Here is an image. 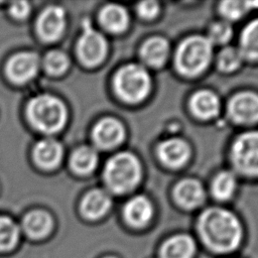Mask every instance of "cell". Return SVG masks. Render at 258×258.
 Wrapping results in <instances>:
<instances>
[{
    "label": "cell",
    "instance_id": "1",
    "mask_svg": "<svg viewBox=\"0 0 258 258\" xmlns=\"http://www.w3.org/2000/svg\"><path fill=\"white\" fill-rule=\"evenodd\" d=\"M199 231L204 242L218 252L232 251L238 247L242 229L238 219L229 211L212 208L199 220Z\"/></svg>",
    "mask_w": 258,
    "mask_h": 258
},
{
    "label": "cell",
    "instance_id": "2",
    "mask_svg": "<svg viewBox=\"0 0 258 258\" xmlns=\"http://www.w3.org/2000/svg\"><path fill=\"white\" fill-rule=\"evenodd\" d=\"M27 116L37 130L54 133L63 127L67 120V109L58 98L39 95L29 102Z\"/></svg>",
    "mask_w": 258,
    "mask_h": 258
},
{
    "label": "cell",
    "instance_id": "3",
    "mask_svg": "<svg viewBox=\"0 0 258 258\" xmlns=\"http://www.w3.org/2000/svg\"><path fill=\"white\" fill-rule=\"evenodd\" d=\"M108 186L115 192L131 190L139 181L141 166L131 153L122 152L113 156L106 164L104 172Z\"/></svg>",
    "mask_w": 258,
    "mask_h": 258
},
{
    "label": "cell",
    "instance_id": "4",
    "mask_svg": "<svg viewBox=\"0 0 258 258\" xmlns=\"http://www.w3.org/2000/svg\"><path fill=\"white\" fill-rule=\"evenodd\" d=\"M212 55V42L209 38L196 35L186 38L178 47L175 62L178 71L187 76L203 72Z\"/></svg>",
    "mask_w": 258,
    "mask_h": 258
},
{
    "label": "cell",
    "instance_id": "5",
    "mask_svg": "<svg viewBox=\"0 0 258 258\" xmlns=\"http://www.w3.org/2000/svg\"><path fill=\"white\" fill-rule=\"evenodd\" d=\"M150 77L139 64L123 67L114 78V88L121 99L130 103L143 100L150 91Z\"/></svg>",
    "mask_w": 258,
    "mask_h": 258
},
{
    "label": "cell",
    "instance_id": "6",
    "mask_svg": "<svg viewBox=\"0 0 258 258\" xmlns=\"http://www.w3.org/2000/svg\"><path fill=\"white\" fill-rule=\"evenodd\" d=\"M232 157L240 171L258 176V131L246 132L239 136L233 145Z\"/></svg>",
    "mask_w": 258,
    "mask_h": 258
},
{
    "label": "cell",
    "instance_id": "7",
    "mask_svg": "<svg viewBox=\"0 0 258 258\" xmlns=\"http://www.w3.org/2000/svg\"><path fill=\"white\" fill-rule=\"evenodd\" d=\"M106 40L101 33L94 30L89 21L84 24L83 33L78 42V54L87 66H96L106 53Z\"/></svg>",
    "mask_w": 258,
    "mask_h": 258
},
{
    "label": "cell",
    "instance_id": "8",
    "mask_svg": "<svg viewBox=\"0 0 258 258\" xmlns=\"http://www.w3.org/2000/svg\"><path fill=\"white\" fill-rule=\"evenodd\" d=\"M38 66V56L33 52L24 51L16 53L8 60L6 72L13 82L25 83L34 78Z\"/></svg>",
    "mask_w": 258,
    "mask_h": 258
},
{
    "label": "cell",
    "instance_id": "9",
    "mask_svg": "<svg viewBox=\"0 0 258 258\" xmlns=\"http://www.w3.org/2000/svg\"><path fill=\"white\" fill-rule=\"evenodd\" d=\"M229 114L238 123L258 121V95L244 92L233 97L228 106Z\"/></svg>",
    "mask_w": 258,
    "mask_h": 258
},
{
    "label": "cell",
    "instance_id": "10",
    "mask_svg": "<svg viewBox=\"0 0 258 258\" xmlns=\"http://www.w3.org/2000/svg\"><path fill=\"white\" fill-rule=\"evenodd\" d=\"M64 28V11L58 6L45 8L37 20V31L45 41L56 40Z\"/></svg>",
    "mask_w": 258,
    "mask_h": 258
},
{
    "label": "cell",
    "instance_id": "11",
    "mask_svg": "<svg viewBox=\"0 0 258 258\" xmlns=\"http://www.w3.org/2000/svg\"><path fill=\"white\" fill-rule=\"evenodd\" d=\"M93 137L99 146L103 148H111L123 140L124 128L117 120L105 118L95 126Z\"/></svg>",
    "mask_w": 258,
    "mask_h": 258
},
{
    "label": "cell",
    "instance_id": "12",
    "mask_svg": "<svg viewBox=\"0 0 258 258\" xmlns=\"http://www.w3.org/2000/svg\"><path fill=\"white\" fill-rule=\"evenodd\" d=\"M36 163L45 169H51L58 165L62 157V147L59 142L51 138H45L36 143L33 149Z\"/></svg>",
    "mask_w": 258,
    "mask_h": 258
},
{
    "label": "cell",
    "instance_id": "13",
    "mask_svg": "<svg viewBox=\"0 0 258 258\" xmlns=\"http://www.w3.org/2000/svg\"><path fill=\"white\" fill-rule=\"evenodd\" d=\"M189 156V147L179 138H171L159 146V157L168 166H181Z\"/></svg>",
    "mask_w": 258,
    "mask_h": 258
},
{
    "label": "cell",
    "instance_id": "14",
    "mask_svg": "<svg viewBox=\"0 0 258 258\" xmlns=\"http://www.w3.org/2000/svg\"><path fill=\"white\" fill-rule=\"evenodd\" d=\"M175 199L177 203L186 209H192L200 206L205 198L202 184L195 179H184L175 187Z\"/></svg>",
    "mask_w": 258,
    "mask_h": 258
},
{
    "label": "cell",
    "instance_id": "15",
    "mask_svg": "<svg viewBox=\"0 0 258 258\" xmlns=\"http://www.w3.org/2000/svg\"><path fill=\"white\" fill-rule=\"evenodd\" d=\"M111 206L109 195L103 189H93L83 199L81 211L88 219H98L105 215Z\"/></svg>",
    "mask_w": 258,
    "mask_h": 258
},
{
    "label": "cell",
    "instance_id": "16",
    "mask_svg": "<svg viewBox=\"0 0 258 258\" xmlns=\"http://www.w3.org/2000/svg\"><path fill=\"white\" fill-rule=\"evenodd\" d=\"M152 206L150 202L142 196L131 199L125 206L124 215L131 225L141 227L146 225L152 216Z\"/></svg>",
    "mask_w": 258,
    "mask_h": 258
},
{
    "label": "cell",
    "instance_id": "17",
    "mask_svg": "<svg viewBox=\"0 0 258 258\" xmlns=\"http://www.w3.org/2000/svg\"><path fill=\"white\" fill-rule=\"evenodd\" d=\"M52 228V219L44 211L35 210L28 213L23 220L25 233L33 239L45 237Z\"/></svg>",
    "mask_w": 258,
    "mask_h": 258
},
{
    "label": "cell",
    "instance_id": "18",
    "mask_svg": "<svg viewBox=\"0 0 258 258\" xmlns=\"http://www.w3.org/2000/svg\"><path fill=\"white\" fill-rule=\"evenodd\" d=\"M194 252V240L186 235H177L171 237L162 245L160 258H190Z\"/></svg>",
    "mask_w": 258,
    "mask_h": 258
},
{
    "label": "cell",
    "instance_id": "19",
    "mask_svg": "<svg viewBox=\"0 0 258 258\" xmlns=\"http://www.w3.org/2000/svg\"><path fill=\"white\" fill-rule=\"evenodd\" d=\"M219 108V99L213 92L207 90L200 91L191 98V109L200 118H213L218 114Z\"/></svg>",
    "mask_w": 258,
    "mask_h": 258
},
{
    "label": "cell",
    "instance_id": "20",
    "mask_svg": "<svg viewBox=\"0 0 258 258\" xmlns=\"http://www.w3.org/2000/svg\"><path fill=\"white\" fill-rule=\"evenodd\" d=\"M100 20L106 29L112 32H121L126 29L129 18L124 7L109 4L101 11Z\"/></svg>",
    "mask_w": 258,
    "mask_h": 258
},
{
    "label": "cell",
    "instance_id": "21",
    "mask_svg": "<svg viewBox=\"0 0 258 258\" xmlns=\"http://www.w3.org/2000/svg\"><path fill=\"white\" fill-rule=\"evenodd\" d=\"M168 54V44L165 39L160 37H153L147 40L142 49L141 55L146 63L159 67L161 66Z\"/></svg>",
    "mask_w": 258,
    "mask_h": 258
},
{
    "label": "cell",
    "instance_id": "22",
    "mask_svg": "<svg viewBox=\"0 0 258 258\" xmlns=\"http://www.w3.org/2000/svg\"><path fill=\"white\" fill-rule=\"evenodd\" d=\"M98 161L97 152L89 146L78 148L72 155L71 164L74 170L81 174H87L93 171Z\"/></svg>",
    "mask_w": 258,
    "mask_h": 258
},
{
    "label": "cell",
    "instance_id": "23",
    "mask_svg": "<svg viewBox=\"0 0 258 258\" xmlns=\"http://www.w3.org/2000/svg\"><path fill=\"white\" fill-rule=\"evenodd\" d=\"M241 52L250 58H258V19L249 23L241 35Z\"/></svg>",
    "mask_w": 258,
    "mask_h": 258
},
{
    "label": "cell",
    "instance_id": "24",
    "mask_svg": "<svg viewBox=\"0 0 258 258\" xmlns=\"http://www.w3.org/2000/svg\"><path fill=\"white\" fill-rule=\"evenodd\" d=\"M19 238L17 225L8 217H0V251L11 250Z\"/></svg>",
    "mask_w": 258,
    "mask_h": 258
},
{
    "label": "cell",
    "instance_id": "25",
    "mask_svg": "<svg viewBox=\"0 0 258 258\" xmlns=\"http://www.w3.org/2000/svg\"><path fill=\"white\" fill-rule=\"evenodd\" d=\"M235 186V175L230 171H223L216 176L213 182V194L219 200H227L233 195Z\"/></svg>",
    "mask_w": 258,
    "mask_h": 258
},
{
    "label": "cell",
    "instance_id": "26",
    "mask_svg": "<svg viewBox=\"0 0 258 258\" xmlns=\"http://www.w3.org/2000/svg\"><path fill=\"white\" fill-rule=\"evenodd\" d=\"M243 54L240 49L235 47H227L222 50L219 56V67L225 72H231L236 70L241 61Z\"/></svg>",
    "mask_w": 258,
    "mask_h": 258
},
{
    "label": "cell",
    "instance_id": "27",
    "mask_svg": "<svg viewBox=\"0 0 258 258\" xmlns=\"http://www.w3.org/2000/svg\"><path fill=\"white\" fill-rule=\"evenodd\" d=\"M44 67L50 74H61L69 67V58L63 52L52 50L45 55Z\"/></svg>",
    "mask_w": 258,
    "mask_h": 258
},
{
    "label": "cell",
    "instance_id": "28",
    "mask_svg": "<svg viewBox=\"0 0 258 258\" xmlns=\"http://www.w3.org/2000/svg\"><path fill=\"white\" fill-rule=\"evenodd\" d=\"M250 3L245 1H224L221 4V12L229 19H238L249 8Z\"/></svg>",
    "mask_w": 258,
    "mask_h": 258
},
{
    "label": "cell",
    "instance_id": "29",
    "mask_svg": "<svg viewBox=\"0 0 258 258\" xmlns=\"http://www.w3.org/2000/svg\"><path fill=\"white\" fill-rule=\"evenodd\" d=\"M232 35V28L229 23L221 21L215 23L210 29L209 40L213 43H224L226 42Z\"/></svg>",
    "mask_w": 258,
    "mask_h": 258
},
{
    "label": "cell",
    "instance_id": "30",
    "mask_svg": "<svg viewBox=\"0 0 258 258\" xmlns=\"http://www.w3.org/2000/svg\"><path fill=\"white\" fill-rule=\"evenodd\" d=\"M30 11V6L28 2L25 1H18L14 2L9 7L10 14L16 19H23L25 18Z\"/></svg>",
    "mask_w": 258,
    "mask_h": 258
},
{
    "label": "cell",
    "instance_id": "31",
    "mask_svg": "<svg viewBox=\"0 0 258 258\" xmlns=\"http://www.w3.org/2000/svg\"><path fill=\"white\" fill-rule=\"evenodd\" d=\"M137 10L142 17L152 18L158 13L159 7L157 2L155 1H144L139 3Z\"/></svg>",
    "mask_w": 258,
    "mask_h": 258
},
{
    "label": "cell",
    "instance_id": "32",
    "mask_svg": "<svg viewBox=\"0 0 258 258\" xmlns=\"http://www.w3.org/2000/svg\"><path fill=\"white\" fill-rule=\"evenodd\" d=\"M107 258H114V257H107Z\"/></svg>",
    "mask_w": 258,
    "mask_h": 258
}]
</instances>
